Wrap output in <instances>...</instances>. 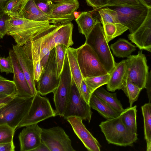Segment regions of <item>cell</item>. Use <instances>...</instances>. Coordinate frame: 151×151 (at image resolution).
<instances>
[{"mask_svg": "<svg viewBox=\"0 0 151 151\" xmlns=\"http://www.w3.org/2000/svg\"><path fill=\"white\" fill-rule=\"evenodd\" d=\"M28 0H10L5 6L4 12L10 17L21 18L22 11Z\"/></svg>", "mask_w": 151, "mask_h": 151, "instance_id": "cell-29", "label": "cell"}, {"mask_svg": "<svg viewBox=\"0 0 151 151\" xmlns=\"http://www.w3.org/2000/svg\"><path fill=\"white\" fill-rule=\"evenodd\" d=\"M145 88L147 90V92L149 99V103H151V72H149L147 78Z\"/></svg>", "mask_w": 151, "mask_h": 151, "instance_id": "cell-44", "label": "cell"}, {"mask_svg": "<svg viewBox=\"0 0 151 151\" xmlns=\"http://www.w3.org/2000/svg\"><path fill=\"white\" fill-rule=\"evenodd\" d=\"M142 4L139 0H109L108 3L105 7L115 6L119 5L137 6Z\"/></svg>", "mask_w": 151, "mask_h": 151, "instance_id": "cell-38", "label": "cell"}, {"mask_svg": "<svg viewBox=\"0 0 151 151\" xmlns=\"http://www.w3.org/2000/svg\"><path fill=\"white\" fill-rule=\"evenodd\" d=\"M110 77V74L87 77L83 78L91 92L92 93L97 88L107 84Z\"/></svg>", "mask_w": 151, "mask_h": 151, "instance_id": "cell-32", "label": "cell"}, {"mask_svg": "<svg viewBox=\"0 0 151 151\" xmlns=\"http://www.w3.org/2000/svg\"><path fill=\"white\" fill-rule=\"evenodd\" d=\"M15 129L8 124H0V143H6L13 142Z\"/></svg>", "mask_w": 151, "mask_h": 151, "instance_id": "cell-35", "label": "cell"}, {"mask_svg": "<svg viewBox=\"0 0 151 151\" xmlns=\"http://www.w3.org/2000/svg\"><path fill=\"white\" fill-rule=\"evenodd\" d=\"M47 1H51V0H45Z\"/></svg>", "mask_w": 151, "mask_h": 151, "instance_id": "cell-53", "label": "cell"}, {"mask_svg": "<svg viewBox=\"0 0 151 151\" xmlns=\"http://www.w3.org/2000/svg\"><path fill=\"white\" fill-rule=\"evenodd\" d=\"M5 78L0 75V80L5 79Z\"/></svg>", "mask_w": 151, "mask_h": 151, "instance_id": "cell-52", "label": "cell"}, {"mask_svg": "<svg viewBox=\"0 0 151 151\" xmlns=\"http://www.w3.org/2000/svg\"><path fill=\"white\" fill-rule=\"evenodd\" d=\"M17 95L8 96L0 99V108L4 106L13 99Z\"/></svg>", "mask_w": 151, "mask_h": 151, "instance_id": "cell-45", "label": "cell"}, {"mask_svg": "<svg viewBox=\"0 0 151 151\" xmlns=\"http://www.w3.org/2000/svg\"><path fill=\"white\" fill-rule=\"evenodd\" d=\"M137 107L135 105L124 109L119 116L127 129L134 134H137Z\"/></svg>", "mask_w": 151, "mask_h": 151, "instance_id": "cell-27", "label": "cell"}, {"mask_svg": "<svg viewBox=\"0 0 151 151\" xmlns=\"http://www.w3.org/2000/svg\"><path fill=\"white\" fill-rule=\"evenodd\" d=\"M0 93L7 96H17L16 86L13 81L5 78L0 80Z\"/></svg>", "mask_w": 151, "mask_h": 151, "instance_id": "cell-36", "label": "cell"}, {"mask_svg": "<svg viewBox=\"0 0 151 151\" xmlns=\"http://www.w3.org/2000/svg\"><path fill=\"white\" fill-rule=\"evenodd\" d=\"M87 4L91 7L94 10L105 7L109 0H86Z\"/></svg>", "mask_w": 151, "mask_h": 151, "instance_id": "cell-41", "label": "cell"}, {"mask_svg": "<svg viewBox=\"0 0 151 151\" xmlns=\"http://www.w3.org/2000/svg\"><path fill=\"white\" fill-rule=\"evenodd\" d=\"M7 96H7L5 95L2 94L0 93V99L5 97Z\"/></svg>", "mask_w": 151, "mask_h": 151, "instance_id": "cell-51", "label": "cell"}, {"mask_svg": "<svg viewBox=\"0 0 151 151\" xmlns=\"http://www.w3.org/2000/svg\"><path fill=\"white\" fill-rule=\"evenodd\" d=\"M114 7L113 9L117 13L119 23L127 27L130 33L134 32L142 24L149 9L142 4L137 6L119 5Z\"/></svg>", "mask_w": 151, "mask_h": 151, "instance_id": "cell-10", "label": "cell"}, {"mask_svg": "<svg viewBox=\"0 0 151 151\" xmlns=\"http://www.w3.org/2000/svg\"><path fill=\"white\" fill-rule=\"evenodd\" d=\"M12 48L30 88L34 96L37 92L34 78L32 61L27 56L22 46L12 45Z\"/></svg>", "mask_w": 151, "mask_h": 151, "instance_id": "cell-19", "label": "cell"}, {"mask_svg": "<svg viewBox=\"0 0 151 151\" xmlns=\"http://www.w3.org/2000/svg\"><path fill=\"white\" fill-rule=\"evenodd\" d=\"M80 93L82 99L89 104L90 99L92 93L90 91L83 80L81 85Z\"/></svg>", "mask_w": 151, "mask_h": 151, "instance_id": "cell-40", "label": "cell"}, {"mask_svg": "<svg viewBox=\"0 0 151 151\" xmlns=\"http://www.w3.org/2000/svg\"><path fill=\"white\" fill-rule=\"evenodd\" d=\"M68 48L63 45H59L55 47V58L58 78H60L63 68L66 51Z\"/></svg>", "mask_w": 151, "mask_h": 151, "instance_id": "cell-34", "label": "cell"}, {"mask_svg": "<svg viewBox=\"0 0 151 151\" xmlns=\"http://www.w3.org/2000/svg\"><path fill=\"white\" fill-rule=\"evenodd\" d=\"M140 3L148 8H151V0H139Z\"/></svg>", "mask_w": 151, "mask_h": 151, "instance_id": "cell-49", "label": "cell"}, {"mask_svg": "<svg viewBox=\"0 0 151 151\" xmlns=\"http://www.w3.org/2000/svg\"><path fill=\"white\" fill-rule=\"evenodd\" d=\"M47 21H35L9 17L6 21V35L12 36L16 45L23 46L37 35L51 27Z\"/></svg>", "mask_w": 151, "mask_h": 151, "instance_id": "cell-2", "label": "cell"}, {"mask_svg": "<svg viewBox=\"0 0 151 151\" xmlns=\"http://www.w3.org/2000/svg\"><path fill=\"white\" fill-rule=\"evenodd\" d=\"M66 0H51V1L53 3H56Z\"/></svg>", "mask_w": 151, "mask_h": 151, "instance_id": "cell-50", "label": "cell"}, {"mask_svg": "<svg viewBox=\"0 0 151 151\" xmlns=\"http://www.w3.org/2000/svg\"><path fill=\"white\" fill-rule=\"evenodd\" d=\"M50 52H48L45 54L41 59V63L43 70L46 66L50 56Z\"/></svg>", "mask_w": 151, "mask_h": 151, "instance_id": "cell-46", "label": "cell"}, {"mask_svg": "<svg viewBox=\"0 0 151 151\" xmlns=\"http://www.w3.org/2000/svg\"><path fill=\"white\" fill-rule=\"evenodd\" d=\"M76 50L77 60L83 78L109 73L88 45L85 43Z\"/></svg>", "mask_w": 151, "mask_h": 151, "instance_id": "cell-8", "label": "cell"}, {"mask_svg": "<svg viewBox=\"0 0 151 151\" xmlns=\"http://www.w3.org/2000/svg\"><path fill=\"white\" fill-rule=\"evenodd\" d=\"M11 0H0V16L4 12V8L7 3Z\"/></svg>", "mask_w": 151, "mask_h": 151, "instance_id": "cell-47", "label": "cell"}, {"mask_svg": "<svg viewBox=\"0 0 151 151\" xmlns=\"http://www.w3.org/2000/svg\"><path fill=\"white\" fill-rule=\"evenodd\" d=\"M92 114L89 104L81 97L75 84L72 81L71 97L63 117L66 119L69 116H76L89 123Z\"/></svg>", "mask_w": 151, "mask_h": 151, "instance_id": "cell-13", "label": "cell"}, {"mask_svg": "<svg viewBox=\"0 0 151 151\" xmlns=\"http://www.w3.org/2000/svg\"><path fill=\"white\" fill-rule=\"evenodd\" d=\"M102 25L107 23H120L116 12L108 7L100 8L98 11Z\"/></svg>", "mask_w": 151, "mask_h": 151, "instance_id": "cell-33", "label": "cell"}, {"mask_svg": "<svg viewBox=\"0 0 151 151\" xmlns=\"http://www.w3.org/2000/svg\"><path fill=\"white\" fill-rule=\"evenodd\" d=\"M88 45L98 57L107 72L110 74L116 62L107 42L101 23H97L86 38Z\"/></svg>", "mask_w": 151, "mask_h": 151, "instance_id": "cell-4", "label": "cell"}, {"mask_svg": "<svg viewBox=\"0 0 151 151\" xmlns=\"http://www.w3.org/2000/svg\"><path fill=\"white\" fill-rule=\"evenodd\" d=\"M110 47L114 55L119 58L127 57L136 50V47L127 40L120 38L111 44Z\"/></svg>", "mask_w": 151, "mask_h": 151, "instance_id": "cell-26", "label": "cell"}, {"mask_svg": "<svg viewBox=\"0 0 151 151\" xmlns=\"http://www.w3.org/2000/svg\"><path fill=\"white\" fill-rule=\"evenodd\" d=\"M66 119L70 124L74 133L88 151H100L101 145L86 128L82 119L76 116H71Z\"/></svg>", "mask_w": 151, "mask_h": 151, "instance_id": "cell-15", "label": "cell"}, {"mask_svg": "<svg viewBox=\"0 0 151 151\" xmlns=\"http://www.w3.org/2000/svg\"><path fill=\"white\" fill-rule=\"evenodd\" d=\"M33 151H50V150L46 145L42 141L40 145Z\"/></svg>", "mask_w": 151, "mask_h": 151, "instance_id": "cell-48", "label": "cell"}, {"mask_svg": "<svg viewBox=\"0 0 151 151\" xmlns=\"http://www.w3.org/2000/svg\"><path fill=\"white\" fill-rule=\"evenodd\" d=\"M126 70L125 60L118 63H115V66L110 73V77L107 84L108 91L114 92L121 89L124 80Z\"/></svg>", "mask_w": 151, "mask_h": 151, "instance_id": "cell-20", "label": "cell"}, {"mask_svg": "<svg viewBox=\"0 0 151 151\" xmlns=\"http://www.w3.org/2000/svg\"><path fill=\"white\" fill-rule=\"evenodd\" d=\"M9 55L12 63L13 73V81L16 86L17 96L26 98L33 97L34 96L13 50H9Z\"/></svg>", "mask_w": 151, "mask_h": 151, "instance_id": "cell-18", "label": "cell"}, {"mask_svg": "<svg viewBox=\"0 0 151 151\" xmlns=\"http://www.w3.org/2000/svg\"><path fill=\"white\" fill-rule=\"evenodd\" d=\"M73 24H53L51 27L37 35L23 46L24 51L33 62L34 78L37 82L43 70L41 60L56 46L63 45L69 47L73 44Z\"/></svg>", "mask_w": 151, "mask_h": 151, "instance_id": "cell-1", "label": "cell"}, {"mask_svg": "<svg viewBox=\"0 0 151 151\" xmlns=\"http://www.w3.org/2000/svg\"><path fill=\"white\" fill-rule=\"evenodd\" d=\"M72 79L68 61L66 54L58 85L53 93L56 116L63 117L70 101L72 91Z\"/></svg>", "mask_w": 151, "mask_h": 151, "instance_id": "cell-7", "label": "cell"}, {"mask_svg": "<svg viewBox=\"0 0 151 151\" xmlns=\"http://www.w3.org/2000/svg\"><path fill=\"white\" fill-rule=\"evenodd\" d=\"M78 0H66L53 3L49 15L50 23L65 24L74 19V13L79 8Z\"/></svg>", "mask_w": 151, "mask_h": 151, "instance_id": "cell-14", "label": "cell"}, {"mask_svg": "<svg viewBox=\"0 0 151 151\" xmlns=\"http://www.w3.org/2000/svg\"><path fill=\"white\" fill-rule=\"evenodd\" d=\"M72 81L75 84L80 93L81 85L83 80L76 56V49L68 47L66 51Z\"/></svg>", "mask_w": 151, "mask_h": 151, "instance_id": "cell-21", "label": "cell"}, {"mask_svg": "<svg viewBox=\"0 0 151 151\" xmlns=\"http://www.w3.org/2000/svg\"><path fill=\"white\" fill-rule=\"evenodd\" d=\"M21 18L35 21H47L49 23L50 21L49 16L37 7L34 0H28L22 11Z\"/></svg>", "mask_w": 151, "mask_h": 151, "instance_id": "cell-22", "label": "cell"}, {"mask_svg": "<svg viewBox=\"0 0 151 151\" xmlns=\"http://www.w3.org/2000/svg\"><path fill=\"white\" fill-rule=\"evenodd\" d=\"M89 105L91 108L97 111L106 119L119 116L120 114L93 93L90 99Z\"/></svg>", "mask_w": 151, "mask_h": 151, "instance_id": "cell-23", "label": "cell"}, {"mask_svg": "<svg viewBox=\"0 0 151 151\" xmlns=\"http://www.w3.org/2000/svg\"><path fill=\"white\" fill-rule=\"evenodd\" d=\"M103 28L108 43L128 29L127 27L120 23H107L103 25Z\"/></svg>", "mask_w": 151, "mask_h": 151, "instance_id": "cell-28", "label": "cell"}, {"mask_svg": "<svg viewBox=\"0 0 151 151\" xmlns=\"http://www.w3.org/2000/svg\"><path fill=\"white\" fill-rule=\"evenodd\" d=\"M142 50L137 55H130L125 60L126 70L124 80L137 86L142 90L145 88L149 73V67L145 55Z\"/></svg>", "mask_w": 151, "mask_h": 151, "instance_id": "cell-6", "label": "cell"}, {"mask_svg": "<svg viewBox=\"0 0 151 151\" xmlns=\"http://www.w3.org/2000/svg\"><path fill=\"white\" fill-rule=\"evenodd\" d=\"M144 123L145 138L146 143L151 142V103L141 107Z\"/></svg>", "mask_w": 151, "mask_h": 151, "instance_id": "cell-30", "label": "cell"}, {"mask_svg": "<svg viewBox=\"0 0 151 151\" xmlns=\"http://www.w3.org/2000/svg\"><path fill=\"white\" fill-rule=\"evenodd\" d=\"M41 140L50 151H75L69 137L59 126L48 129L42 128Z\"/></svg>", "mask_w": 151, "mask_h": 151, "instance_id": "cell-12", "label": "cell"}, {"mask_svg": "<svg viewBox=\"0 0 151 151\" xmlns=\"http://www.w3.org/2000/svg\"><path fill=\"white\" fill-rule=\"evenodd\" d=\"M15 148L13 141L8 143H0V151H14Z\"/></svg>", "mask_w": 151, "mask_h": 151, "instance_id": "cell-43", "label": "cell"}, {"mask_svg": "<svg viewBox=\"0 0 151 151\" xmlns=\"http://www.w3.org/2000/svg\"><path fill=\"white\" fill-rule=\"evenodd\" d=\"M56 116L49 99L42 97L38 92L34 96L31 106L27 113L16 129L27 126L37 124L52 117Z\"/></svg>", "mask_w": 151, "mask_h": 151, "instance_id": "cell-9", "label": "cell"}, {"mask_svg": "<svg viewBox=\"0 0 151 151\" xmlns=\"http://www.w3.org/2000/svg\"><path fill=\"white\" fill-rule=\"evenodd\" d=\"M92 93L119 113L124 111V109L120 101L117 98L116 93H109L101 86L95 90Z\"/></svg>", "mask_w": 151, "mask_h": 151, "instance_id": "cell-25", "label": "cell"}, {"mask_svg": "<svg viewBox=\"0 0 151 151\" xmlns=\"http://www.w3.org/2000/svg\"><path fill=\"white\" fill-rule=\"evenodd\" d=\"M9 17L5 13L0 16V39L6 35V21Z\"/></svg>", "mask_w": 151, "mask_h": 151, "instance_id": "cell-42", "label": "cell"}, {"mask_svg": "<svg viewBox=\"0 0 151 151\" xmlns=\"http://www.w3.org/2000/svg\"><path fill=\"white\" fill-rule=\"evenodd\" d=\"M0 71L6 74L13 73L12 63L9 55L6 58L0 56Z\"/></svg>", "mask_w": 151, "mask_h": 151, "instance_id": "cell-37", "label": "cell"}, {"mask_svg": "<svg viewBox=\"0 0 151 151\" xmlns=\"http://www.w3.org/2000/svg\"><path fill=\"white\" fill-rule=\"evenodd\" d=\"M76 21L78 26L79 32L84 35L86 38L95 25L97 23H101L98 19L93 17L90 12H82L76 19Z\"/></svg>", "mask_w": 151, "mask_h": 151, "instance_id": "cell-24", "label": "cell"}, {"mask_svg": "<svg viewBox=\"0 0 151 151\" xmlns=\"http://www.w3.org/2000/svg\"><path fill=\"white\" fill-rule=\"evenodd\" d=\"M121 89L124 92L128 98L130 107L132 106L133 103L137 100L142 90L137 86L125 80Z\"/></svg>", "mask_w": 151, "mask_h": 151, "instance_id": "cell-31", "label": "cell"}, {"mask_svg": "<svg viewBox=\"0 0 151 151\" xmlns=\"http://www.w3.org/2000/svg\"><path fill=\"white\" fill-rule=\"evenodd\" d=\"M34 1L37 7L42 12L49 16L53 2L51 1L45 0H34Z\"/></svg>", "mask_w": 151, "mask_h": 151, "instance_id": "cell-39", "label": "cell"}, {"mask_svg": "<svg viewBox=\"0 0 151 151\" xmlns=\"http://www.w3.org/2000/svg\"><path fill=\"white\" fill-rule=\"evenodd\" d=\"M129 40L140 50L151 51V8L140 26L134 32L128 35Z\"/></svg>", "mask_w": 151, "mask_h": 151, "instance_id": "cell-16", "label": "cell"}, {"mask_svg": "<svg viewBox=\"0 0 151 151\" xmlns=\"http://www.w3.org/2000/svg\"><path fill=\"white\" fill-rule=\"evenodd\" d=\"M55 58V47L50 51L48 62L37 82V92L42 96L53 93L59 84Z\"/></svg>", "mask_w": 151, "mask_h": 151, "instance_id": "cell-11", "label": "cell"}, {"mask_svg": "<svg viewBox=\"0 0 151 151\" xmlns=\"http://www.w3.org/2000/svg\"><path fill=\"white\" fill-rule=\"evenodd\" d=\"M19 133L20 151H33L42 142V128L35 124L27 126Z\"/></svg>", "mask_w": 151, "mask_h": 151, "instance_id": "cell-17", "label": "cell"}, {"mask_svg": "<svg viewBox=\"0 0 151 151\" xmlns=\"http://www.w3.org/2000/svg\"><path fill=\"white\" fill-rule=\"evenodd\" d=\"M33 97L26 98L16 96L0 108V124H7L16 130L28 112Z\"/></svg>", "mask_w": 151, "mask_h": 151, "instance_id": "cell-5", "label": "cell"}, {"mask_svg": "<svg viewBox=\"0 0 151 151\" xmlns=\"http://www.w3.org/2000/svg\"><path fill=\"white\" fill-rule=\"evenodd\" d=\"M99 126L109 144L124 147L132 146L138 139L137 134L127 129L119 116L106 119L101 122Z\"/></svg>", "mask_w": 151, "mask_h": 151, "instance_id": "cell-3", "label": "cell"}]
</instances>
